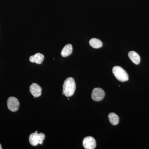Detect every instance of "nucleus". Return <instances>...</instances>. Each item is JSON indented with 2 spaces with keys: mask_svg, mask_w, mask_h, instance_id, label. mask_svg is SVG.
<instances>
[{
  "mask_svg": "<svg viewBox=\"0 0 149 149\" xmlns=\"http://www.w3.org/2000/svg\"><path fill=\"white\" fill-rule=\"evenodd\" d=\"M76 89V84L74 79L69 77L65 80L63 85V95L67 97H70L74 95Z\"/></svg>",
  "mask_w": 149,
  "mask_h": 149,
  "instance_id": "1",
  "label": "nucleus"
},
{
  "mask_svg": "<svg viewBox=\"0 0 149 149\" xmlns=\"http://www.w3.org/2000/svg\"><path fill=\"white\" fill-rule=\"evenodd\" d=\"M112 72L118 80L120 82L128 81L129 77L127 72L121 67L116 66L113 68Z\"/></svg>",
  "mask_w": 149,
  "mask_h": 149,
  "instance_id": "2",
  "label": "nucleus"
},
{
  "mask_svg": "<svg viewBox=\"0 0 149 149\" xmlns=\"http://www.w3.org/2000/svg\"><path fill=\"white\" fill-rule=\"evenodd\" d=\"M45 136L43 133H32L29 136V142L32 146H35L38 144L42 145Z\"/></svg>",
  "mask_w": 149,
  "mask_h": 149,
  "instance_id": "3",
  "label": "nucleus"
},
{
  "mask_svg": "<svg viewBox=\"0 0 149 149\" xmlns=\"http://www.w3.org/2000/svg\"><path fill=\"white\" fill-rule=\"evenodd\" d=\"M8 107L9 110L13 112L17 111L19 107L18 100L15 97H10L7 101Z\"/></svg>",
  "mask_w": 149,
  "mask_h": 149,
  "instance_id": "4",
  "label": "nucleus"
},
{
  "mask_svg": "<svg viewBox=\"0 0 149 149\" xmlns=\"http://www.w3.org/2000/svg\"><path fill=\"white\" fill-rule=\"evenodd\" d=\"M104 91L101 88H95L92 92V98L95 101H100L104 98Z\"/></svg>",
  "mask_w": 149,
  "mask_h": 149,
  "instance_id": "5",
  "label": "nucleus"
},
{
  "mask_svg": "<svg viewBox=\"0 0 149 149\" xmlns=\"http://www.w3.org/2000/svg\"><path fill=\"white\" fill-rule=\"evenodd\" d=\"M83 147L86 149H94L96 147L95 140L91 136L85 137L83 140Z\"/></svg>",
  "mask_w": 149,
  "mask_h": 149,
  "instance_id": "6",
  "label": "nucleus"
},
{
  "mask_svg": "<svg viewBox=\"0 0 149 149\" xmlns=\"http://www.w3.org/2000/svg\"><path fill=\"white\" fill-rule=\"evenodd\" d=\"M42 91V88L37 83H32L29 87V91L35 98L41 95Z\"/></svg>",
  "mask_w": 149,
  "mask_h": 149,
  "instance_id": "7",
  "label": "nucleus"
},
{
  "mask_svg": "<svg viewBox=\"0 0 149 149\" xmlns=\"http://www.w3.org/2000/svg\"><path fill=\"white\" fill-rule=\"evenodd\" d=\"M45 56L42 54L37 53L34 55L31 56L29 57V61L32 63H35L37 64H40L42 63Z\"/></svg>",
  "mask_w": 149,
  "mask_h": 149,
  "instance_id": "8",
  "label": "nucleus"
},
{
  "mask_svg": "<svg viewBox=\"0 0 149 149\" xmlns=\"http://www.w3.org/2000/svg\"><path fill=\"white\" fill-rule=\"evenodd\" d=\"M129 58L134 64H139L141 62V57L139 54L134 51H131L128 54Z\"/></svg>",
  "mask_w": 149,
  "mask_h": 149,
  "instance_id": "9",
  "label": "nucleus"
},
{
  "mask_svg": "<svg viewBox=\"0 0 149 149\" xmlns=\"http://www.w3.org/2000/svg\"><path fill=\"white\" fill-rule=\"evenodd\" d=\"M72 47L71 44L66 45L61 51V55L63 57H66L72 53Z\"/></svg>",
  "mask_w": 149,
  "mask_h": 149,
  "instance_id": "10",
  "label": "nucleus"
},
{
  "mask_svg": "<svg viewBox=\"0 0 149 149\" xmlns=\"http://www.w3.org/2000/svg\"><path fill=\"white\" fill-rule=\"evenodd\" d=\"M90 45L95 49H99L102 47L103 43L101 40L96 38H93L89 41Z\"/></svg>",
  "mask_w": 149,
  "mask_h": 149,
  "instance_id": "11",
  "label": "nucleus"
},
{
  "mask_svg": "<svg viewBox=\"0 0 149 149\" xmlns=\"http://www.w3.org/2000/svg\"><path fill=\"white\" fill-rule=\"evenodd\" d=\"M110 122L113 125H117L119 122V118L118 116L114 113H111L108 116Z\"/></svg>",
  "mask_w": 149,
  "mask_h": 149,
  "instance_id": "12",
  "label": "nucleus"
},
{
  "mask_svg": "<svg viewBox=\"0 0 149 149\" xmlns=\"http://www.w3.org/2000/svg\"><path fill=\"white\" fill-rule=\"evenodd\" d=\"M3 149L1 145V144H0V149Z\"/></svg>",
  "mask_w": 149,
  "mask_h": 149,
  "instance_id": "13",
  "label": "nucleus"
}]
</instances>
